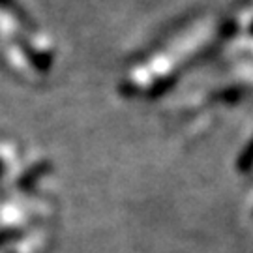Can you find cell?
Masks as SVG:
<instances>
[{"mask_svg": "<svg viewBox=\"0 0 253 253\" xmlns=\"http://www.w3.org/2000/svg\"><path fill=\"white\" fill-rule=\"evenodd\" d=\"M0 6H2V8H8V9H17V6H15L13 0H0Z\"/></svg>", "mask_w": 253, "mask_h": 253, "instance_id": "1", "label": "cell"}]
</instances>
